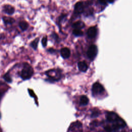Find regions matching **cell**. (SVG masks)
Masks as SVG:
<instances>
[{
	"mask_svg": "<svg viewBox=\"0 0 132 132\" xmlns=\"http://www.w3.org/2000/svg\"><path fill=\"white\" fill-rule=\"evenodd\" d=\"M4 21L5 23H12L13 21V19L11 18H8V17H5L4 18Z\"/></svg>",
	"mask_w": 132,
	"mask_h": 132,
	"instance_id": "cell-15",
	"label": "cell"
},
{
	"mask_svg": "<svg viewBox=\"0 0 132 132\" xmlns=\"http://www.w3.org/2000/svg\"><path fill=\"white\" fill-rule=\"evenodd\" d=\"M97 34V29L96 27H90L87 31V36L89 38H94L95 37Z\"/></svg>",
	"mask_w": 132,
	"mask_h": 132,
	"instance_id": "cell-6",
	"label": "cell"
},
{
	"mask_svg": "<svg viewBox=\"0 0 132 132\" xmlns=\"http://www.w3.org/2000/svg\"><path fill=\"white\" fill-rule=\"evenodd\" d=\"M72 26L74 29L81 30L85 26V24L84 22H83L82 21H77V22H75L74 23H73Z\"/></svg>",
	"mask_w": 132,
	"mask_h": 132,
	"instance_id": "cell-9",
	"label": "cell"
},
{
	"mask_svg": "<svg viewBox=\"0 0 132 132\" xmlns=\"http://www.w3.org/2000/svg\"><path fill=\"white\" fill-rule=\"evenodd\" d=\"M84 10V5L82 2L76 3L74 7V12L76 15H80Z\"/></svg>",
	"mask_w": 132,
	"mask_h": 132,
	"instance_id": "cell-5",
	"label": "cell"
},
{
	"mask_svg": "<svg viewBox=\"0 0 132 132\" xmlns=\"http://www.w3.org/2000/svg\"><path fill=\"white\" fill-rule=\"evenodd\" d=\"M4 79L6 80V81H7V82L8 83H10L11 82V79L10 78V75L7 73V74H5L4 76Z\"/></svg>",
	"mask_w": 132,
	"mask_h": 132,
	"instance_id": "cell-16",
	"label": "cell"
},
{
	"mask_svg": "<svg viewBox=\"0 0 132 132\" xmlns=\"http://www.w3.org/2000/svg\"><path fill=\"white\" fill-rule=\"evenodd\" d=\"M38 39H35L32 43L31 46L34 48V49H36L38 45Z\"/></svg>",
	"mask_w": 132,
	"mask_h": 132,
	"instance_id": "cell-14",
	"label": "cell"
},
{
	"mask_svg": "<svg viewBox=\"0 0 132 132\" xmlns=\"http://www.w3.org/2000/svg\"><path fill=\"white\" fill-rule=\"evenodd\" d=\"M73 34L75 36H81L83 35V32L81 30L74 29L73 31Z\"/></svg>",
	"mask_w": 132,
	"mask_h": 132,
	"instance_id": "cell-13",
	"label": "cell"
},
{
	"mask_svg": "<svg viewBox=\"0 0 132 132\" xmlns=\"http://www.w3.org/2000/svg\"><path fill=\"white\" fill-rule=\"evenodd\" d=\"M99 1L100 2L101 4H103V5H105L107 2V0H99Z\"/></svg>",
	"mask_w": 132,
	"mask_h": 132,
	"instance_id": "cell-20",
	"label": "cell"
},
{
	"mask_svg": "<svg viewBox=\"0 0 132 132\" xmlns=\"http://www.w3.org/2000/svg\"><path fill=\"white\" fill-rule=\"evenodd\" d=\"M60 54L62 58L67 59L70 56V51L67 47H64L60 50Z\"/></svg>",
	"mask_w": 132,
	"mask_h": 132,
	"instance_id": "cell-7",
	"label": "cell"
},
{
	"mask_svg": "<svg viewBox=\"0 0 132 132\" xmlns=\"http://www.w3.org/2000/svg\"><path fill=\"white\" fill-rule=\"evenodd\" d=\"M19 26L21 29L23 31H24L27 28V27H28V24H27V23L25 21H22L20 22Z\"/></svg>",
	"mask_w": 132,
	"mask_h": 132,
	"instance_id": "cell-12",
	"label": "cell"
},
{
	"mask_svg": "<svg viewBox=\"0 0 132 132\" xmlns=\"http://www.w3.org/2000/svg\"><path fill=\"white\" fill-rule=\"evenodd\" d=\"M4 11L8 15H11L14 12V8L10 5H5L4 7Z\"/></svg>",
	"mask_w": 132,
	"mask_h": 132,
	"instance_id": "cell-10",
	"label": "cell"
},
{
	"mask_svg": "<svg viewBox=\"0 0 132 132\" xmlns=\"http://www.w3.org/2000/svg\"><path fill=\"white\" fill-rule=\"evenodd\" d=\"M107 1L109 3H113L114 2V0H107Z\"/></svg>",
	"mask_w": 132,
	"mask_h": 132,
	"instance_id": "cell-21",
	"label": "cell"
},
{
	"mask_svg": "<svg viewBox=\"0 0 132 132\" xmlns=\"http://www.w3.org/2000/svg\"><path fill=\"white\" fill-rule=\"evenodd\" d=\"M89 102V99L85 95H82L80 99V104L82 106H85L88 104Z\"/></svg>",
	"mask_w": 132,
	"mask_h": 132,
	"instance_id": "cell-11",
	"label": "cell"
},
{
	"mask_svg": "<svg viewBox=\"0 0 132 132\" xmlns=\"http://www.w3.org/2000/svg\"><path fill=\"white\" fill-rule=\"evenodd\" d=\"M98 53V48L95 45H90L87 52L88 57L91 60H93Z\"/></svg>",
	"mask_w": 132,
	"mask_h": 132,
	"instance_id": "cell-2",
	"label": "cell"
},
{
	"mask_svg": "<svg viewBox=\"0 0 132 132\" xmlns=\"http://www.w3.org/2000/svg\"><path fill=\"white\" fill-rule=\"evenodd\" d=\"M106 118L109 122L115 123L119 119L120 117L115 113L108 112L106 115Z\"/></svg>",
	"mask_w": 132,
	"mask_h": 132,
	"instance_id": "cell-4",
	"label": "cell"
},
{
	"mask_svg": "<svg viewBox=\"0 0 132 132\" xmlns=\"http://www.w3.org/2000/svg\"><path fill=\"white\" fill-rule=\"evenodd\" d=\"M79 70L82 72H86L88 69V66L84 61H80L78 64Z\"/></svg>",
	"mask_w": 132,
	"mask_h": 132,
	"instance_id": "cell-8",
	"label": "cell"
},
{
	"mask_svg": "<svg viewBox=\"0 0 132 132\" xmlns=\"http://www.w3.org/2000/svg\"><path fill=\"white\" fill-rule=\"evenodd\" d=\"M105 130L106 132H112L113 131L112 129V128H111V127H108V126L106 127L105 128Z\"/></svg>",
	"mask_w": 132,
	"mask_h": 132,
	"instance_id": "cell-18",
	"label": "cell"
},
{
	"mask_svg": "<svg viewBox=\"0 0 132 132\" xmlns=\"http://www.w3.org/2000/svg\"><path fill=\"white\" fill-rule=\"evenodd\" d=\"M99 114L98 113V112H94L92 113L91 117H98L99 116Z\"/></svg>",
	"mask_w": 132,
	"mask_h": 132,
	"instance_id": "cell-19",
	"label": "cell"
},
{
	"mask_svg": "<svg viewBox=\"0 0 132 132\" xmlns=\"http://www.w3.org/2000/svg\"><path fill=\"white\" fill-rule=\"evenodd\" d=\"M2 95H3V93H2L1 92H0V99L1 98V97L2 96Z\"/></svg>",
	"mask_w": 132,
	"mask_h": 132,
	"instance_id": "cell-22",
	"label": "cell"
},
{
	"mask_svg": "<svg viewBox=\"0 0 132 132\" xmlns=\"http://www.w3.org/2000/svg\"><path fill=\"white\" fill-rule=\"evenodd\" d=\"M105 89L103 86L99 83H95L93 85L92 87V93L94 95H98L103 93Z\"/></svg>",
	"mask_w": 132,
	"mask_h": 132,
	"instance_id": "cell-3",
	"label": "cell"
},
{
	"mask_svg": "<svg viewBox=\"0 0 132 132\" xmlns=\"http://www.w3.org/2000/svg\"><path fill=\"white\" fill-rule=\"evenodd\" d=\"M42 44L44 46H45L47 44V38L44 37L42 40Z\"/></svg>",
	"mask_w": 132,
	"mask_h": 132,
	"instance_id": "cell-17",
	"label": "cell"
},
{
	"mask_svg": "<svg viewBox=\"0 0 132 132\" xmlns=\"http://www.w3.org/2000/svg\"><path fill=\"white\" fill-rule=\"evenodd\" d=\"M0 117H1V116H0Z\"/></svg>",
	"mask_w": 132,
	"mask_h": 132,
	"instance_id": "cell-23",
	"label": "cell"
},
{
	"mask_svg": "<svg viewBox=\"0 0 132 132\" xmlns=\"http://www.w3.org/2000/svg\"><path fill=\"white\" fill-rule=\"evenodd\" d=\"M33 74V69L29 64H25L21 73V77L24 80H29L32 78Z\"/></svg>",
	"mask_w": 132,
	"mask_h": 132,
	"instance_id": "cell-1",
	"label": "cell"
}]
</instances>
